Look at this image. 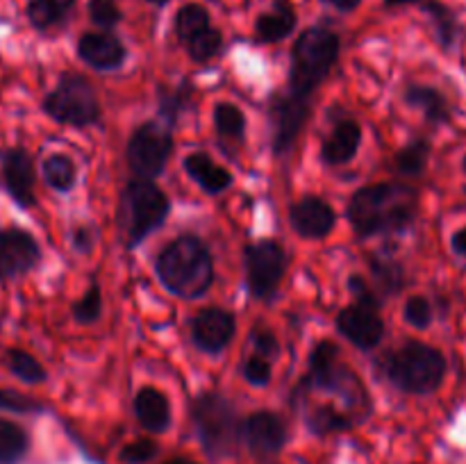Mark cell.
<instances>
[{"mask_svg":"<svg viewBox=\"0 0 466 464\" xmlns=\"http://www.w3.org/2000/svg\"><path fill=\"white\" fill-rule=\"evenodd\" d=\"M419 196L403 182H378L362 187L350 198L346 217L355 235L371 239L378 235L405 232L417 218Z\"/></svg>","mask_w":466,"mask_h":464,"instance_id":"1","label":"cell"},{"mask_svg":"<svg viewBox=\"0 0 466 464\" xmlns=\"http://www.w3.org/2000/svg\"><path fill=\"white\" fill-rule=\"evenodd\" d=\"M159 282L168 294L196 300L209 291L214 282V259L198 237H177L159 253L155 262Z\"/></svg>","mask_w":466,"mask_h":464,"instance_id":"2","label":"cell"},{"mask_svg":"<svg viewBox=\"0 0 466 464\" xmlns=\"http://www.w3.org/2000/svg\"><path fill=\"white\" fill-rule=\"evenodd\" d=\"M341 39L335 30L312 25L300 32L291 45L289 59V94L299 98H312L321 82L330 76L339 62Z\"/></svg>","mask_w":466,"mask_h":464,"instance_id":"3","label":"cell"},{"mask_svg":"<svg viewBox=\"0 0 466 464\" xmlns=\"http://www.w3.org/2000/svg\"><path fill=\"white\" fill-rule=\"evenodd\" d=\"M385 376L405 394H435L446 378V358L435 346L412 339L387 358Z\"/></svg>","mask_w":466,"mask_h":464,"instance_id":"4","label":"cell"},{"mask_svg":"<svg viewBox=\"0 0 466 464\" xmlns=\"http://www.w3.org/2000/svg\"><path fill=\"white\" fill-rule=\"evenodd\" d=\"M167 194L153 180L132 177L118 198V230L126 237L127 246H137L157 230L168 217Z\"/></svg>","mask_w":466,"mask_h":464,"instance_id":"5","label":"cell"},{"mask_svg":"<svg viewBox=\"0 0 466 464\" xmlns=\"http://www.w3.org/2000/svg\"><path fill=\"white\" fill-rule=\"evenodd\" d=\"M196 432L205 453L212 459L230 458L241 439V423L235 408L221 394H203L191 408Z\"/></svg>","mask_w":466,"mask_h":464,"instance_id":"6","label":"cell"},{"mask_svg":"<svg viewBox=\"0 0 466 464\" xmlns=\"http://www.w3.org/2000/svg\"><path fill=\"white\" fill-rule=\"evenodd\" d=\"M305 389L326 391V394H337L353 408L369 405L367 389L362 380L341 362V350L335 341L323 339L314 346L309 353L308 373L303 376Z\"/></svg>","mask_w":466,"mask_h":464,"instance_id":"7","label":"cell"},{"mask_svg":"<svg viewBox=\"0 0 466 464\" xmlns=\"http://www.w3.org/2000/svg\"><path fill=\"white\" fill-rule=\"evenodd\" d=\"M44 112L55 123L86 127L100 121V103L94 86L80 73H64L57 86L44 98Z\"/></svg>","mask_w":466,"mask_h":464,"instance_id":"8","label":"cell"},{"mask_svg":"<svg viewBox=\"0 0 466 464\" xmlns=\"http://www.w3.org/2000/svg\"><path fill=\"white\" fill-rule=\"evenodd\" d=\"M171 153L173 135L164 121L141 123L126 146L127 166L139 180H155L162 176Z\"/></svg>","mask_w":466,"mask_h":464,"instance_id":"9","label":"cell"},{"mask_svg":"<svg viewBox=\"0 0 466 464\" xmlns=\"http://www.w3.org/2000/svg\"><path fill=\"white\" fill-rule=\"evenodd\" d=\"M246 287L255 300H271L287 273V253L273 239L255 241L244 250Z\"/></svg>","mask_w":466,"mask_h":464,"instance_id":"10","label":"cell"},{"mask_svg":"<svg viewBox=\"0 0 466 464\" xmlns=\"http://www.w3.org/2000/svg\"><path fill=\"white\" fill-rule=\"evenodd\" d=\"M337 330L341 337L358 346L360 350H371L385 337V321L380 314V298L353 300V305L337 314Z\"/></svg>","mask_w":466,"mask_h":464,"instance_id":"11","label":"cell"},{"mask_svg":"<svg viewBox=\"0 0 466 464\" xmlns=\"http://www.w3.org/2000/svg\"><path fill=\"white\" fill-rule=\"evenodd\" d=\"M309 109H312V105H309L308 98H299L289 91L273 96L271 105H268L273 153L282 155L285 150L291 148V144L299 139L305 123H308Z\"/></svg>","mask_w":466,"mask_h":464,"instance_id":"12","label":"cell"},{"mask_svg":"<svg viewBox=\"0 0 466 464\" xmlns=\"http://www.w3.org/2000/svg\"><path fill=\"white\" fill-rule=\"evenodd\" d=\"M41 248L35 237L18 227L0 230V280H14L39 264Z\"/></svg>","mask_w":466,"mask_h":464,"instance_id":"13","label":"cell"},{"mask_svg":"<svg viewBox=\"0 0 466 464\" xmlns=\"http://www.w3.org/2000/svg\"><path fill=\"white\" fill-rule=\"evenodd\" d=\"M237 332L235 314L228 309L209 308L191 318V341L208 355H218L230 346Z\"/></svg>","mask_w":466,"mask_h":464,"instance_id":"14","label":"cell"},{"mask_svg":"<svg viewBox=\"0 0 466 464\" xmlns=\"http://www.w3.org/2000/svg\"><path fill=\"white\" fill-rule=\"evenodd\" d=\"M241 437L248 444L250 453L259 459L273 458L287 441V428L282 419L273 412H255L241 423Z\"/></svg>","mask_w":466,"mask_h":464,"instance_id":"15","label":"cell"},{"mask_svg":"<svg viewBox=\"0 0 466 464\" xmlns=\"http://www.w3.org/2000/svg\"><path fill=\"white\" fill-rule=\"evenodd\" d=\"M77 57L94 71H116L126 64L127 48L116 35L107 30L85 32L77 39Z\"/></svg>","mask_w":466,"mask_h":464,"instance_id":"16","label":"cell"},{"mask_svg":"<svg viewBox=\"0 0 466 464\" xmlns=\"http://www.w3.org/2000/svg\"><path fill=\"white\" fill-rule=\"evenodd\" d=\"M289 223L303 239H323L332 232L337 223V214L328 200L319 196H305L299 203L291 205Z\"/></svg>","mask_w":466,"mask_h":464,"instance_id":"17","label":"cell"},{"mask_svg":"<svg viewBox=\"0 0 466 464\" xmlns=\"http://www.w3.org/2000/svg\"><path fill=\"white\" fill-rule=\"evenodd\" d=\"M3 182L18 207L35 205V159L23 148H9L3 153Z\"/></svg>","mask_w":466,"mask_h":464,"instance_id":"18","label":"cell"},{"mask_svg":"<svg viewBox=\"0 0 466 464\" xmlns=\"http://www.w3.org/2000/svg\"><path fill=\"white\" fill-rule=\"evenodd\" d=\"M299 25V14L291 0H268V7L255 18V39L259 44H280Z\"/></svg>","mask_w":466,"mask_h":464,"instance_id":"19","label":"cell"},{"mask_svg":"<svg viewBox=\"0 0 466 464\" xmlns=\"http://www.w3.org/2000/svg\"><path fill=\"white\" fill-rule=\"evenodd\" d=\"M362 144V127L355 121H339L321 144V159L328 166L349 164Z\"/></svg>","mask_w":466,"mask_h":464,"instance_id":"20","label":"cell"},{"mask_svg":"<svg viewBox=\"0 0 466 464\" xmlns=\"http://www.w3.org/2000/svg\"><path fill=\"white\" fill-rule=\"evenodd\" d=\"M185 171L205 194L218 196L232 185V173L218 166L208 153H191L185 157Z\"/></svg>","mask_w":466,"mask_h":464,"instance_id":"21","label":"cell"},{"mask_svg":"<svg viewBox=\"0 0 466 464\" xmlns=\"http://www.w3.org/2000/svg\"><path fill=\"white\" fill-rule=\"evenodd\" d=\"M135 414L141 428L148 432H164L171 426V403L155 387H144L137 391Z\"/></svg>","mask_w":466,"mask_h":464,"instance_id":"22","label":"cell"},{"mask_svg":"<svg viewBox=\"0 0 466 464\" xmlns=\"http://www.w3.org/2000/svg\"><path fill=\"white\" fill-rule=\"evenodd\" d=\"M405 103L410 107L419 109L423 112L428 123L432 126H441V123H449L451 121V105L446 100V96L441 94L440 89L431 85H408L403 94Z\"/></svg>","mask_w":466,"mask_h":464,"instance_id":"23","label":"cell"},{"mask_svg":"<svg viewBox=\"0 0 466 464\" xmlns=\"http://www.w3.org/2000/svg\"><path fill=\"white\" fill-rule=\"evenodd\" d=\"M421 9L432 21L435 36L437 41H440L441 48L453 50L455 44L460 41V36H462V25H460L458 14H455L449 5L441 3V0H426V3H421Z\"/></svg>","mask_w":466,"mask_h":464,"instance_id":"24","label":"cell"},{"mask_svg":"<svg viewBox=\"0 0 466 464\" xmlns=\"http://www.w3.org/2000/svg\"><path fill=\"white\" fill-rule=\"evenodd\" d=\"M77 0H27L25 16L35 30L46 32L68 18Z\"/></svg>","mask_w":466,"mask_h":464,"instance_id":"25","label":"cell"},{"mask_svg":"<svg viewBox=\"0 0 466 464\" xmlns=\"http://www.w3.org/2000/svg\"><path fill=\"white\" fill-rule=\"evenodd\" d=\"M191 96H194V86L189 82H182V85L168 86L162 85L157 89V100H159V116L167 123L168 127H173L177 123V118L182 116L187 107L191 103Z\"/></svg>","mask_w":466,"mask_h":464,"instance_id":"26","label":"cell"},{"mask_svg":"<svg viewBox=\"0 0 466 464\" xmlns=\"http://www.w3.org/2000/svg\"><path fill=\"white\" fill-rule=\"evenodd\" d=\"M432 146L431 141L419 136V139H412L408 146L399 150L394 155V168L399 176L403 177H417L426 171L428 159H431Z\"/></svg>","mask_w":466,"mask_h":464,"instance_id":"27","label":"cell"},{"mask_svg":"<svg viewBox=\"0 0 466 464\" xmlns=\"http://www.w3.org/2000/svg\"><path fill=\"white\" fill-rule=\"evenodd\" d=\"M41 173H44V180L48 182L50 189L59 191V194H68L77 182L76 164H73L68 155L62 153L46 157L44 164H41Z\"/></svg>","mask_w":466,"mask_h":464,"instance_id":"28","label":"cell"},{"mask_svg":"<svg viewBox=\"0 0 466 464\" xmlns=\"http://www.w3.org/2000/svg\"><path fill=\"white\" fill-rule=\"evenodd\" d=\"M212 121L218 139L241 144V139H244L246 135V116L237 105L218 103L217 107H214Z\"/></svg>","mask_w":466,"mask_h":464,"instance_id":"29","label":"cell"},{"mask_svg":"<svg viewBox=\"0 0 466 464\" xmlns=\"http://www.w3.org/2000/svg\"><path fill=\"white\" fill-rule=\"evenodd\" d=\"M209 27V12L205 5L200 3H187L182 5L173 18V30L180 41H191L196 35Z\"/></svg>","mask_w":466,"mask_h":464,"instance_id":"30","label":"cell"},{"mask_svg":"<svg viewBox=\"0 0 466 464\" xmlns=\"http://www.w3.org/2000/svg\"><path fill=\"white\" fill-rule=\"evenodd\" d=\"M305 423H308V428L314 435H330V432L349 430L353 426V419L349 414L339 412L337 408H332V405H319V408L309 409L305 414Z\"/></svg>","mask_w":466,"mask_h":464,"instance_id":"31","label":"cell"},{"mask_svg":"<svg viewBox=\"0 0 466 464\" xmlns=\"http://www.w3.org/2000/svg\"><path fill=\"white\" fill-rule=\"evenodd\" d=\"M27 432L16 423L0 419V464H18L27 453Z\"/></svg>","mask_w":466,"mask_h":464,"instance_id":"32","label":"cell"},{"mask_svg":"<svg viewBox=\"0 0 466 464\" xmlns=\"http://www.w3.org/2000/svg\"><path fill=\"white\" fill-rule=\"evenodd\" d=\"M371 273L378 285V291H382L385 296H394L403 289L405 273L396 259L376 255V257H371Z\"/></svg>","mask_w":466,"mask_h":464,"instance_id":"33","label":"cell"},{"mask_svg":"<svg viewBox=\"0 0 466 464\" xmlns=\"http://www.w3.org/2000/svg\"><path fill=\"white\" fill-rule=\"evenodd\" d=\"M7 368L18 378V380L27 382V385H41V382H46V378H48V373L41 367L39 359L32 358L30 353H25V350L21 348L7 350Z\"/></svg>","mask_w":466,"mask_h":464,"instance_id":"34","label":"cell"},{"mask_svg":"<svg viewBox=\"0 0 466 464\" xmlns=\"http://www.w3.org/2000/svg\"><path fill=\"white\" fill-rule=\"evenodd\" d=\"M223 48V35L221 30L209 25L208 30H203L200 35H196L194 39L187 41V50H189V57L196 64H205L209 59L217 57Z\"/></svg>","mask_w":466,"mask_h":464,"instance_id":"35","label":"cell"},{"mask_svg":"<svg viewBox=\"0 0 466 464\" xmlns=\"http://www.w3.org/2000/svg\"><path fill=\"white\" fill-rule=\"evenodd\" d=\"M100 314H103V294H100L98 285H91L82 294V298L76 300V305H73V318L82 326H89V323L98 321Z\"/></svg>","mask_w":466,"mask_h":464,"instance_id":"36","label":"cell"},{"mask_svg":"<svg viewBox=\"0 0 466 464\" xmlns=\"http://www.w3.org/2000/svg\"><path fill=\"white\" fill-rule=\"evenodd\" d=\"M86 12L94 25H98L100 30H114L118 23L123 21V12L118 7V0H89L86 3Z\"/></svg>","mask_w":466,"mask_h":464,"instance_id":"37","label":"cell"},{"mask_svg":"<svg viewBox=\"0 0 466 464\" xmlns=\"http://www.w3.org/2000/svg\"><path fill=\"white\" fill-rule=\"evenodd\" d=\"M403 318L405 323H410V326L417 328V330H426V328H431L432 318H435L432 303L426 296H410V298L405 300Z\"/></svg>","mask_w":466,"mask_h":464,"instance_id":"38","label":"cell"},{"mask_svg":"<svg viewBox=\"0 0 466 464\" xmlns=\"http://www.w3.org/2000/svg\"><path fill=\"white\" fill-rule=\"evenodd\" d=\"M250 344H253L255 355L267 359V362H276V359L280 358V341H278V337L273 335V330H268V328H255V330L250 332Z\"/></svg>","mask_w":466,"mask_h":464,"instance_id":"39","label":"cell"},{"mask_svg":"<svg viewBox=\"0 0 466 464\" xmlns=\"http://www.w3.org/2000/svg\"><path fill=\"white\" fill-rule=\"evenodd\" d=\"M159 446L153 439H137L132 444L123 446L121 462L126 464H146L157 458Z\"/></svg>","mask_w":466,"mask_h":464,"instance_id":"40","label":"cell"},{"mask_svg":"<svg viewBox=\"0 0 466 464\" xmlns=\"http://www.w3.org/2000/svg\"><path fill=\"white\" fill-rule=\"evenodd\" d=\"M241 373H244V380L248 382V385L267 387L268 382H271L273 368H271V362L258 358V355H250V358L244 362V367H241Z\"/></svg>","mask_w":466,"mask_h":464,"instance_id":"41","label":"cell"},{"mask_svg":"<svg viewBox=\"0 0 466 464\" xmlns=\"http://www.w3.org/2000/svg\"><path fill=\"white\" fill-rule=\"evenodd\" d=\"M0 409L5 412H16V414H30V412H41L44 405L36 403L30 396H23L18 391L12 389H0Z\"/></svg>","mask_w":466,"mask_h":464,"instance_id":"42","label":"cell"},{"mask_svg":"<svg viewBox=\"0 0 466 464\" xmlns=\"http://www.w3.org/2000/svg\"><path fill=\"white\" fill-rule=\"evenodd\" d=\"M94 241H96V235L91 227L82 226V227H76L71 235V244L73 248L77 250V253H89L91 248H94Z\"/></svg>","mask_w":466,"mask_h":464,"instance_id":"43","label":"cell"},{"mask_svg":"<svg viewBox=\"0 0 466 464\" xmlns=\"http://www.w3.org/2000/svg\"><path fill=\"white\" fill-rule=\"evenodd\" d=\"M319 3L328 5V7L337 9V12H341V14H350V12H355V9H358L364 0H319Z\"/></svg>","mask_w":466,"mask_h":464,"instance_id":"44","label":"cell"},{"mask_svg":"<svg viewBox=\"0 0 466 464\" xmlns=\"http://www.w3.org/2000/svg\"><path fill=\"white\" fill-rule=\"evenodd\" d=\"M451 248L460 257H466V226L460 227L453 237H451Z\"/></svg>","mask_w":466,"mask_h":464,"instance_id":"45","label":"cell"},{"mask_svg":"<svg viewBox=\"0 0 466 464\" xmlns=\"http://www.w3.org/2000/svg\"><path fill=\"white\" fill-rule=\"evenodd\" d=\"M426 0H385V7H405V5H421Z\"/></svg>","mask_w":466,"mask_h":464,"instance_id":"46","label":"cell"},{"mask_svg":"<svg viewBox=\"0 0 466 464\" xmlns=\"http://www.w3.org/2000/svg\"><path fill=\"white\" fill-rule=\"evenodd\" d=\"M167 464H196V462L189 458H173V459H168Z\"/></svg>","mask_w":466,"mask_h":464,"instance_id":"47","label":"cell"},{"mask_svg":"<svg viewBox=\"0 0 466 464\" xmlns=\"http://www.w3.org/2000/svg\"><path fill=\"white\" fill-rule=\"evenodd\" d=\"M146 3L155 5V7H164V5H168V3H171V0H146Z\"/></svg>","mask_w":466,"mask_h":464,"instance_id":"48","label":"cell"},{"mask_svg":"<svg viewBox=\"0 0 466 464\" xmlns=\"http://www.w3.org/2000/svg\"><path fill=\"white\" fill-rule=\"evenodd\" d=\"M462 168H464V173H466V155H464V159H462Z\"/></svg>","mask_w":466,"mask_h":464,"instance_id":"49","label":"cell"}]
</instances>
